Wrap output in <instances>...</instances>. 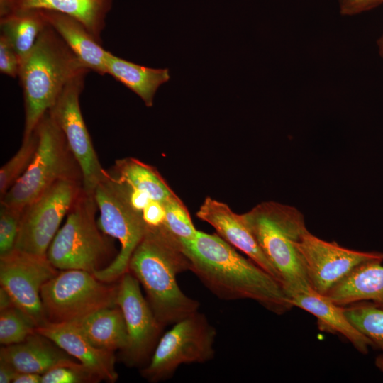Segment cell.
<instances>
[{"label": "cell", "mask_w": 383, "mask_h": 383, "mask_svg": "<svg viewBox=\"0 0 383 383\" xmlns=\"http://www.w3.org/2000/svg\"><path fill=\"white\" fill-rule=\"evenodd\" d=\"M180 242L190 270L221 299H251L276 314L293 307L277 279L240 255L218 234L198 231L194 239Z\"/></svg>", "instance_id": "obj_1"}, {"label": "cell", "mask_w": 383, "mask_h": 383, "mask_svg": "<svg viewBox=\"0 0 383 383\" xmlns=\"http://www.w3.org/2000/svg\"><path fill=\"white\" fill-rule=\"evenodd\" d=\"M190 269L180 240L164 224L146 227L128 270L144 288L148 301L163 327L198 311V301L184 294L176 279L178 274Z\"/></svg>", "instance_id": "obj_2"}, {"label": "cell", "mask_w": 383, "mask_h": 383, "mask_svg": "<svg viewBox=\"0 0 383 383\" xmlns=\"http://www.w3.org/2000/svg\"><path fill=\"white\" fill-rule=\"evenodd\" d=\"M84 71L89 70L48 23L20 66L25 111L23 138L33 133L66 84Z\"/></svg>", "instance_id": "obj_3"}, {"label": "cell", "mask_w": 383, "mask_h": 383, "mask_svg": "<svg viewBox=\"0 0 383 383\" xmlns=\"http://www.w3.org/2000/svg\"><path fill=\"white\" fill-rule=\"evenodd\" d=\"M262 251L279 274L286 291L309 287L296 243L308 231L296 207L265 201L241 214Z\"/></svg>", "instance_id": "obj_4"}, {"label": "cell", "mask_w": 383, "mask_h": 383, "mask_svg": "<svg viewBox=\"0 0 383 383\" xmlns=\"http://www.w3.org/2000/svg\"><path fill=\"white\" fill-rule=\"evenodd\" d=\"M97 209L94 194L82 191L48 249L47 258L55 268L94 273L105 267L113 248L95 220Z\"/></svg>", "instance_id": "obj_5"}, {"label": "cell", "mask_w": 383, "mask_h": 383, "mask_svg": "<svg viewBox=\"0 0 383 383\" xmlns=\"http://www.w3.org/2000/svg\"><path fill=\"white\" fill-rule=\"evenodd\" d=\"M35 130L38 142L33 160L23 174L0 199L1 204L20 210L60 179L82 180L79 165L62 131L48 111Z\"/></svg>", "instance_id": "obj_6"}, {"label": "cell", "mask_w": 383, "mask_h": 383, "mask_svg": "<svg viewBox=\"0 0 383 383\" xmlns=\"http://www.w3.org/2000/svg\"><path fill=\"white\" fill-rule=\"evenodd\" d=\"M107 172L94 192L100 213L97 224L104 234L118 240L121 249L106 267L93 274L102 282L114 283L128 271L131 257L147 226L142 213L129 203L121 181L111 171Z\"/></svg>", "instance_id": "obj_7"}, {"label": "cell", "mask_w": 383, "mask_h": 383, "mask_svg": "<svg viewBox=\"0 0 383 383\" xmlns=\"http://www.w3.org/2000/svg\"><path fill=\"white\" fill-rule=\"evenodd\" d=\"M118 284L104 282L82 270H61L42 287L48 322L71 323L116 305Z\"/></svg>", "instance_id": "obj_8"}, {"label": "cell", "mask_w": 383, "mask_h": 383, "mask_svg": "<svg viewBox=\"0 0 383 383\" xmlns=\"http://www.w3.org/2000/svg\"><path fill=\"white\" fill-rule=\"evenodd\" d=\"M214 327L198 311L179 321L159 340L142 375L151 382L172 376L182 364L204 363L213 357Z\"/></svg>", "instance_id": "obj_9"}, {"label": "cell", "mask_w": 383, "mask_h": 383, "mask_svg": "<svg viewBox=\"0 0 383 383\" xmlns=\"http://www.w3.org/2000/svg\"><path fill=\"white\" fill-rule=\"evenodd\" d=\"M82 191V179H62L26 206L21 212L15 249L47 257L61 221Z\"/></svg>", "instance_id": "obj_10"}, {"label": "cell", "mask_w": 383, "mask_h": 383, "mask_svg": "<svg viewBox=\"0 0 383 383\" xmlns=\"http://www.w3.org/2000/svg\"><path fill=\"white\" fill-rule=\"evenodd\" d=\"M89 72L78 74L66 84L48 113L62 131L79 165L83 191L94 194L108 172L99 162L80 109L79 96Z\"/></svg>", "instance_id": "obj_11"}, {"label": "cell", "mask_w": 383, "mask_h": 383, "mask_svg": "<svg viewBox=\"0 0 383 383\" xmlns=\"http://www.w3.org/2000/svg\"><path fill=\"white\" fill-rule=\"evenodd\" d=\"M59 272L47 257L16 249L0 257L1 287L36 328L48 322L40 297L41 289Z\"/></svg>", "instance_id": "obj_12"}, {"label": "cell", "mask_w": 383, "mask_h": 383, "mask_svg": "<svg viewBox=\"0 0 383 383\" xmlns=\"http://www.w3.org/2000/svg\"><path fill=\"white\" fill-rule=\"evenodd\" d=\"M310 287L326 294L352 271L370 261L383 262V252L348 249L336 242H328L309 230L296 243Z\"/></svg>", "instance_id": "obj_13"}, {"label": "cell", "mask_w": 383, "mask_h": 383, "mask_svg": "<svg viewBox=\"0 0 383 383\" xmlns=\"http://www.w3.org/2000/svg\"><path fill=\"white\" fill-rule=\"evenodd\" d=\"M116 305L125 320L128 342L122 350L129 365L144 362L157 343L164 328L142 294L138 280L128 270L118 280Z\"/></svg>", "instance_id": "obj_14"}, {"label": "cell", "mask_w": 383, "mask_h": 383, "mask_svg": "<svg viewBox=\"0 0 383 383\" xmlns=\"http://www.w3.org/2000/svg\"><path fill=\"white\" fill-rule=\"evenodd\" d=\"M196 216L212 226L221 238L245 254L282 284L278 272L262 251L241 214L233 212L225 203L206 197Z\"/></svg>", "instance_id": "obj_15"}, {"label": "cell", "mask_w": 383, "mask_h": 383, "mask_svg": "<svg viewBox=\"0 0 383 383\" xmlns=\"http://www.w3.org/2000/svg\"><path fill=\"white\" fill-rule=\"evenodd\" d=\"M36 331L52 340L102 380L115 382L118 379L114 352L94 346L74 323L48 321Z\"/></svg>", "instance_id": "obj_16"}, {"label": "cell", "mask_w": 383, "mask_h": 383, "mask_svg": "<svg viewBox=\"0 0 383 383\" xmlns=\"http://www.w3.org/2000/svg\"><path fill=\"white\" fill-rule=\"evenodd\" d=\"M293 306L313 315L321 330L340 335L360 353L366 354L373 343L357 331L346 317L343 306L333 303L326 296L318 294L310 286L287 292Z\"/></svg>", "instance_id": "obj_17"}, {"label": "cell", "mask_w": 383, "mask_h": 383, "mask_svg": "<svg viewBox=\"0 0 383 383\" xmlns=\"http://www.w3.org/2000/svg\"><path fill=\"white\" fill-rule=\"evenodd\" d=\"M112 0H0V16L11 13L37 9L70 16L80 21L100 43Z\"/></svg>", "instance_id": "obj_18"}, {"label": "cell", "mask_w": 383, "mask_h": 383, "mask_svg": "<svg viewBox=\"0 0 383 383\" xmlns=\"http://www.w3.org/2000/svg\"><path fill=\"white\" fill-rule=\"evenodd\" d=\"M52 340L35 331L24 341L0 349V360L18 372L43 374L52 368L74 360Z\"/></svg>", "instance_id": "obj_19"}, {"label": "cell", "mask_w": 383, "mask_h": 383, "mask_svg": "<svg viewBox=\"0 0 383 383\" xmlns=\"http://www.w3.org/2000/svg\"><path fill=\"white\" fill-rule=\"evenodd\" d=\"M48 23L89 70L106 74V50L80 21L62 13L41 10Z\"/></svg>", "instance_id": "obj_20"}, {"label": "cell", "mask_w": 383, "mask_h": 383, "mask_svg": "<svg viewBox=\"0 0 383 383\" xmlns=\"http://www.w3.org/2000/svg\"><path fill=\"white\" fill-rule=\"evenodd\" d=\"M382 261L363 263L336 284L326 296L344 306L370 301L383 309V265Z\"/></svg>", "instance_id": "obj_21"}, {"label": "cell", "mask_w": 383, "mask_h": 383, "mask_svg": "<svg viewBox=\"0 0 383 383\" xmlns=\"http://www.w3.org/2000/svg\"><path fill=\"white\" fill-rule=\"evenodd\" d=\"M106 74L136 94L148 107L152 106L154 96L159 87L170 79L168 69L140 65L110 52L106 55Z\"/></svg>", "instance_id": "obj_22"}, {"label": "cell", "mask_w": 383, "mask_h": 383, "mask_svg": "<svg viewBox=\"0 0 383 383\" xmlns=\"http://www.w3.org/2000/svg\"><path fill=\"white\" fill-rule=\"evenodd\" d=\"M74 323L96 348L113 351L123 350L128 333L123 313L117 305L101 309Z\"/></svg>", "instance_id": "obj_23"}, {"label": "cell", "mask_w": 383, "mask_h": 383, "mask_svg": "<svg viewBox=\"0 0 383 383\" xmlns=\"http://www.w3.org/2000/svg\"><path fill=\"white\" fill-rule=\"evenodd\" d=\"M47 25L41 10L37 9L18 11L0 17L1 34L11 45L21 63Z\"/></svg>", "instance_id": "obj_24"}, {"label": "cell", "mask_w": 383, "mask_h": 383, "mask_svg": "<svg viewBox=\"0 0 383 383\" xmlns=\"http://www.w3.org/2000/svg\"><path fill=\"white\" fill-rule=\"evenodd\" d=\"M111 171L131 187L146 192L152 200L163 203L174 194L155 167L138 159L118 160Z\"/></svg>", "instance_id": "obj_25"}, {"label": "cell", "mask_w": 383, "mask_h": 383, "mask_svg": "<svg viewBox=\"0 0 383 383\" xmlns=\"http://www.w3.org/2000/svg\"><path fill=\"white\" fill-rule=\"evenodd\" d=\"M343 310L353 326L383 352V309L360 301L344 306Z\"/></svg>", "instance_id": "obj_26"}, {"label": "cell", "mask_w": 383, "mask_h": 383, "mask_svg": "<svg viewBox=\"0 0 383 383\" xmlns=\"http://www.w3.org/2000/svg\"><path fill=\"white\" fill-rule=\"evenodd\" d=\"M38 135L35 130L26 138L16 154L0 170V199L23 174L30 165L38 146Z\"/></svg>", "instance_id": "obj_27"}, {"label": "cell", "mask_w": 383, "mask_h": 383, "mask_svg": "<svg viewBox=\"0 0 383 383\" xmlns=\"http://www.w3.org/2000/svg\"><path fill=\"white\" fill-rule=\"evenodd\" d=\"M36 331L29 317L16 305L0 311V343L1 345L24 341Z\"/></svg>", "instance_id": "obj_28"}, {"label": "cell", "mask_w": 383, "mask_h": 383, "mask_svg": "<svg viewBox=\"0 0 383 383\" xmlns=\"http://www.w3.org/2000/svg\"><path fill=\"white\" fill-rule=\"evenodd\" d=\"M163 205L165 209L164 225L179 240H191L196 238L195 228L188 210L181 199L174 194Z\"/></svg>", "instance_id": "obj_29"}, {"label": "cell", "mask_w": 383, "mask_h": 383, "mask_svg": "<svg viewBox=\"0 0 383 383\" xmlns=\"http://www.w3.org/2000/svg\"><path fill=\"white\" fill-rule=\"evenodd\" d=\"M102 379L75 360L59 365L42 375L41 383H96Z\"/></svg>", "instance_id": "obj_30"}, {"label": "cell", "mask_w": 383, "mask_h": 383, "mask_svg": "<svg viewBox=\"0 0 383 383\" xmlns=\"http://www.w3.org/2000/svg\"><path fill=\"white\" fill-rule=\"evenodd\" d=\"M22 210L1 203L0 257L15 249Z\"/></svg>", "instance_id": "obj_31"}, {"label": "cell", "mask_w": 383, "mask_h": 383, "mask_svg": "<svg viewBox=\"0 0 383 383\" xmlns=\"http://www.w3.org/2000/svg\"><path fill=\"white\" fill-rule=\"evenodd\" d=\"M21 62L8 40L0 35V72L9 77H18Z\"/></svg>", "instance_id": "obj_32"}, {"label": "cell", "mask_w": 383, "mask_h": 383, "mask_svg": "<svg viewBox=\"0 0 383 383\" xmlns=\"http://www.w3.org/2000/svg\"><path fill=\"white\" fill-rule=\"evenodd\" d=\"M339 11L342 16H350L377 8L383 0H339Z\"/></svg>", "instance_id": "obj_33"}, {"label": "cell", "mask_w": 383, "mask_h": 383, "mask_svg": "<svg viewBox=\"0 0 383 383\" xmlns=\"http://www.w3.org/2000/svg\"><path fill=\"white\" fill-rule=\"evenodd\" d=\"M147 226L158 227L165 223V209L163 203L151 200L142 211Z\"/></svg>", "instance_id": "obj_34"}, {"label": "cell", "mask_w": 383, "mask_h": 383, "mask_svg": "<svg viewBox=\"0 0 383 383\" xmlns=\"http://www.w3.org/2000/svg\"><path fill=\"white\" fill-rule=\"evenodd\" d=\"M18 372L9 363L3 360H0V382H12L15 376Z\"/></svg>", "instance_id": "obj_35"}, {"label": "cell", "mask_w": 383, "mask_h": 383, "mask_svg": "<svg viewBox=\"0 0 383 383\" xmlns=\"http://www.w3.org/2000/svg\"><path fill=\"white\" fill-rule=\"evenodd\" d=\"M42 374L31 372H18L13 383H41Z\"/></svg>", "instance_id": "obj_36"}, {"label": "cell", "mask_w": 383, "mask_h": 383, "mask_svg": "<svg viewBox=\"0 0 383 383\" xmlns=\"http://www.w3.org/2000/svg\"><path fill=\"white\" fill-rule=\"evenodd\" d=\"M14 303L9 293L1 287L0 288V311L14 306Z\"/></svg>", "instance_id": "obj_37"}, {"label": "cell", "mask_w": 383, "mask_h": 383, "mask_svg": "<svg viewBox=\"0 0 383 383\" xmlns=\"http://www.w3.org/2000/svg\"><path fill=\"white\" fill-rule=\"evenodd\" d=\"M377 45L379 55L381 57V58L383 60V33L377 39Z\"/></svg>", "instance_id": "obj_38"}, {"label": "cell", "mask_w": 383, "mask_h": 383, "mask_svg": "<svg viewBox=\"0 0 383 383\" xmlns=\"http://www.w3.org/2000/svg\"><path fill=\"white\" fill-rule=\"evenodd\" d=\"M376 367L383 372V354L379 355L375 360Z\"/></svg>", "instance_id": "obj_39"}]
</instances>
